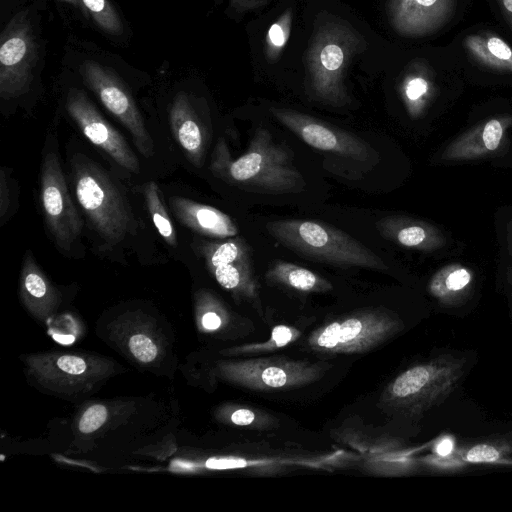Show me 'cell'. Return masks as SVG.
I'll return each instance as SVG.
<instances>
[{
  "label": "cell",
  "mask_w": 512,
  "mask_h": 512,
  "mask_svg": "<svg viewBox=\"0 0 512 512\" xmlns=\"http://www.w3.org/2000/svg\"><path fill=\"white\" fill-rule=\"evenodd\" d=\"M229 421L242 427L267 429L274 425L275 420L260 410L249 407H235L229 414Z\"/></svg>",
  "instance_id": "25"
},
{
  "label": "cell",
  "mask_w": 512,
  "mask_h": 512,
  "mask_svg": "<svg viewBox=\"0 0 512 512\" xmlns=\"http://www.w3.org/2000/svg\"><path fill=\"white\" fill-rule=\"evenodd\" d=\"M282 246L312 261L384 271L383 259L351 235L320 221L285 219L266 224Z\"/></svg>",
  "instance_id": "2"
},
{
  "label": "cell",
  "mask_w": 512,
  "mask_h": 512,
  "mask_svg": "<svg viewBox=\"0 0 512 512\" xmlns=\"http://www.w3.org/2000/svg\"><path fill=\"white\" fill-rule=\"evenodd\" d=\"M143 194L148 212L158 233L167 244L175 247L177 245V233L161 201L158 185L154 181H149L143 187Z\"/></svg>",
  "instance_id": "22"
},
{
  "label": "cell",
  "mask_w": 512,
  "mask_h": 512,
  "mask_svg": "<svg viewBox=\"0 0 512 512\" xmlns=\"http://www.w3.org/2000/svg\"><path fill=\"white\" fill-rule=\"evenodd\" d=\"M472 282L470 270L460 265L440 269L429 282V292L439 302L454 306L464 302Z\"/></svg>",
  "instance_id": "19"
},
{
  "label": "cell",
  "mask_w": 512,
  "mask_h": 512,
  "mask_svg": "<svg viewBox=\"0 0 512 512\" xmlns=\"http://www.w3.org/2000/svg\"><path fill=\"white\" fill-rule=\"evenodd\" d=\"M512 453V434L484 440L448 456L450 462L493 463Z\"/></svg>",
  "instance_id": "21"
},
{
  "label": "cell",
  "mask_w": 512,
  "mask_h": 512,
  "mask_svg": "<svg viewBox=\"0 0 512 512\" xmlns=\"http://www.w3.org/2000/svg\"><path fill=\"white\" fill-rule=\"evenodd\" d=\"M28 22L14 18L1 37L0 95L18 97L29 89L36 61V45Z\"/></svg>",
  "instance_id": "10"
},
{
  "label": "cell",
  "mask_w": 512,
  "mask_h": 512,
  "mask_svg": "<svg viewBox=\"0 0 512 512\" xmlns=\"http://www.w3.org/2000/svg\"><path fill=\"white\" fill-rule=\"evenodd\" d=\"M269 39L273 45L281 47L285 43V34L283 28L279 24H273L268 32Z\"/></svg>",
  "instance_id": "34"
},
{
  "label": "cell",
  "mask_w": 512,
  "mask_h": 512,
  "mask_svg": "<svg viewBox=\"0 0 512 512\" xmlns=\"http://www.w3.org/2000/svg\"><path fill=\"white\" fill-rule=\"evenodd\" d=\"M510 123L506 118H493L478 125L452 142L442 153L446 161L467 160L487 156L499 149L505 128Z\"/></svg>",
  "instance_id": "15"
},
{
  "label": "cell",
  "mask_w": 512,
  "mask_h": 512,
  "mask_svg": "<svg viewBox=\"0 0 512 512\" xmlns=\"http://www.w3.org/2000/svg\"><path fill=\"white\" fill-rule=\"evenodd\" d=\"M81 2L103 30L111 34L122 32V22L107 0H81Z\"/></svg>",
  "instance_id": "24"
},
{
  "label": "cell",
  "mask_w": 512,
  "mask_h": 512,
  "mask_svg": "<svg viewBox=\"0 0 512 512\" xmlns=\"http://www.w3.org/2000/svg\"><path fill=\"white\" fill-rule=\"evenodd\" d=\"M466 50L479 63L494 70L512 73V48L490 32L470 34L464 40Z\"/></svg>",
  "instance_id": "18"
},
{
  "label": "cell",
  "mask_w": 512,
  "mask_h": 512,
  "mask_svg": "<svg viewBox=\"0 0 512 512\" xmlns=\"http://www.w3.org/2000/svg\"><path fill=\"white\" fill-rule=\"evenodd\" d=\"M170 206L182 224L201 235L226 239L238 234L234 221L212 206L182 197H172Z\"/></svg>",
  "instance_id": "13"
},
{
  "label": "cell",
  "mask_w": 512,
  "mask_h": 512,
  "mask_svg": "<svg viewBox=\"0 0 512 512\" xmlns=\"http://www.w3.org/2000/svg\"><path fill=\"white\" fill-rule=\"evenodd\" d=\"M129 349L137 360L144 363L153 361L158 353L155 343L142 334L133 335L130 338Z\"/></svg>",
  "instance_id": "26"
},
{
  "label": "cell",
  "mask_w": 512,
  "mask_h": 512,
  "mask_svg": "<svg viewBox=\"0 0 512 512\" xmlns=\"http://www.w3.org/2000/svg\"><path fill=\"white\" fill-rule=\"evenodd\" d=\"M455 0H405L409 25L420 30L433 29L451 16Z\"/></svg>",
  "instance_id": "20"
},
{
  "label": "cell",
  "mask_w": 512,
  "mask_h": 512,
  "mask_svg": "<svg viewBox=\"0 0 512 512\" xmlns=\"http://www.w3.org/2000/svg\"><path fill=\"white\" fill-rule=\"evenodd\" d=\"M507 243L509 253L512 256V221H510L507 225Z\"/></svg>",
  "instance_id": "37"
},
{
  "label": "cell",
  "mask_w": 512,
  "mask_h": 512,
  "mask_svg": "<svg viewBox=\"0 0 512 512\" xmlns=\"http://www.w3.org/2000/svg\"><path fill=\"white\" fill-rule=\"evenodd\" d=\"M66 109L83 135L124 169L138 173L139 161L123 136L97 111L83 91L71 89Z\"/></svg>",
  "instance_id": "11"
},
{
  "label": "cell",
  "mask_w": 512,
  "mask_h": 512,
  "mask_svg": "<svg viewBox=\"0 0 512 512\" xmlns=\"http://www.w3.org/2000/svg\"><path fill=\"white\" fill-rule=\"evenodd\" d=\"M435 451L437 453V455L441 458H445V457H448L449 455H451L454 451V442L452 439L450 438H443L441 439L436 447H435Z\"/></svg>",
  "instance_id": "35"
},
{
  "label": "cell",
  "mask_w": 512,
  "mask_h": 512,
  "mask_svg": "<svg viewBox=\"0 0 512 512\" xmlns=\"http://www.w3.org/2000/svg\"><path fill=\"white\" fill-rule=\"evenodd\" d=\"M170 125L173 135L190 162L201 166L205 139L203 130L186 95H178L170 109Z\"/></svg>",
  "instance_id": "16"
},
{
  "label": "cell",
  "mask_w": 512,
  "mask_h": 512,
  "mask_svg": "<svg viewBox=\"0 0 512 512\" xmlns=\"http://www.w3.org/2000/svg\"><path fill=\"white\" fill-rule=\"evenodd\" d=\"M7 175L4 168L1 169L0 176V217L1 224L5 221V215L7 214L10 207V189L7 181Z\"/></svg>",
  "instance_id": "31"
},
{
  "label": "cell",
  "mask_w": 512,
  "mask_h": 512,
  "mask_svg": "<svg viewBox=\"0 0 512 512\" xmlns=\"http://www.w3.org/2000/svg\"><path fill=\"white\" fill-rule=\"evenodd\" d=\"M195 250L218 284L240 301L258 303L259 285L255 277L252 251L239 236L215 241L196 240Z\"/></svg>",
  "instance_id": "6"
},
{
  "label": "cell",
  "mask_w": 512,
  "mask_h": 512,
  "mask_svg": "<svg viewBox=\"0 0 512 512\" xmlns=\"http://www.w3.org/2000/svg\"><path fill=\"white\" fill-rule=\"evenodd\" d=\"M107 419V409L101 404L90 406L79 421L82 433H92L100 428Z\"/></svg>",
  "instance_id": "27"
},
{
  "label": "cell",
  "mask_w": 512,
  "mask_h": 512,
  "mask_svg": "<svg viewBox=\"0 0 512 512\" xmlns=\"http://www.w3.org/2000/svg\"><path fill=\"white\" fill-rule=\"evenodd\" d=\"M247 462L239 458H209L205 466L210 469H231L245 467Z\"/></svg>",
  "instance_id": "32"
},
{
  "label": "cell",
  "mask_w": 512,
  "mask_h": 512,
  "mask_svg": "<svg viewBox=\"0 0 512 512\" xmlns=\"http://www.w3.org/2000/svg\"><path fill=\"white\" fill-rule=\"evenodd\" d=\"M64 1H68V2H72L74 4H77V0H64Z\"/></svg>",
  "instance_id": "38"
},
{
  "label": "cell",
  "mask_w": 512,
  "mask_h": 512,
  "mask_svg": "<svg viewBox=\"0 0 512 512\" xmlns=\"http://www.w3.org/2000/svg\"><path fill=\"white\" fill-rule=\"evenodd\" d=\"M201 324L204 329L215 331L222 326L223 318L217 310H209L202 315Z\"/></svg>",
  "instance_id": "33"
},
{
  "label": "cell",
  "mask_w": 512,
  "mask_h": 512,
  "mask_svg": "<svg viewBox=\"0 0 512 512\" xmlns=\"http://www.w3.org/2000/svg\"><path fill=\"white\" fill-rule=\"evenodd\" d=\"M429 91V83L423 77H413L405 85V96L411 103L421 101Z\"/></svg>",
  "instance_id": "28"
},
{
  "label": "cell",
  "mask_w": 512,
  "mask_h": 512,
  "mask_svg": "<svg viewBox=\"0 0 512 512\" xmlns=\"http://www.w3.org/2000/svg\"><path fill=\"white\" fill-rule=\"evenodd\" d=\"M267 283L305 293L327 292L332 284L313 271L282 260L274 261L266 270Z\"/></svg>",
  "instance_id": "17"
},
{
  "label": "cell",
  "mask_w": 512,
  "mask_h": 512,
  "mask_svg": "<svg viewBox=\"0 0 512 512\" xmlns=\"http://www.w3.org/2000/svg\"><path fill=\"white\" fill-rule=\"evenodd\" d=\"M378 232L403 247L421 251H434L444 245L439 229L431 224L407 216H386L376 222Z\"/></svg>",
  "instance_id": "14"
},
{
  "label": "cell",
  "mask_w": 512,
  "mask_h": 512,
  "mask_svg": "<svg viewBox=\"0 0 512 512\" xmlns=\"http://www.w3.org/2000/svg\"><path fill=\"white\" fill-rule=\"evenodd\" d=\"M320 59L327 70H337L343 62V51L338 45H326L321 52Z\"/></svg>",
  "instance_id": "29"
},
{
  "label": "cell",
  "mask_w": 512,
  "mask_h": 512,
  "mask_svg": "<svg viewBox=\"0 0 512 512\" xmlns=\"http://www.w3.org/2000/svg\"><path fill=\"white\" fill-rule=\"evenodd\" d=\"M86 84L101 103L130 132L138 151L145 157L154 154L153 141L132 97L120 81L106 68L88 60L82 66Z\"/></svg>",
  "instance_id": "9"
},
{
  "label": "cell",
  "mask_w": 512,
  "mask_h": 512,
  "mask_svg": "<svg viewBox=\"0 0 512 512\" xmlns=\"http://www.w3.org/2000/svg\"><path fill=\"white\" fill-rule=\"evenodd\" d=\"M231 382L254 391L272 392L309 385L322 377V366L287 357L251 358L223 365Z\"/></svg>",
  "instance_id": "7"
},
{
  "label": "cell",
  "mask_w": 512,
  "mask_h": 512,
  "mask_svg": "<svg viewBox=\"0 0 512 512\" xmlns=\"http://www.w3.org/2000/svg\"><path fill=\"white\" fill-rule=\"evenodd\" d=\"M57 367L68 374L79 375L86 370L87 365L86 362L78 356L64 355L58 358Z\"/></svg>",
  "instance_id": "30"
},
{
  "label": "cell",
  "mask_w": 512,
  "mask_h": 512,
  "mask_svg": "<svg viewBox=\"0 0 512 512\" xmlns=\"http://www.w3.org/2000/svg\"><path fill=\"white\" fill-rule=\"evenodd\" d=\"M275 117L308 145L337 153L355 161L365 162L375 155L361 138L294 112L274 111Z\"/></svg>",
  "instance_id": "12"
},
{
  "label": "cell",
  "mask_w": 512,
  "mask_h": 512,
  "mask_svg": "<svg viewBox=\"0 0 512 512\" xmlns=\"http://www.w3.org/2000/svg\"><path fill=\"white\" fill-rule=\"evenodd\" d=\"M300 336V331L288 325H277L273 328L270 338L262 343L247 344L234 349L237 354H257L273 352L294 342Z\"/></svg>",
  "instance_id": "23"
},
{
  "label": "cell",
  "mask_w": 512,
  "mask_h": 512,
  "mask_svg": "<svg viewBox=\"0 0 512 512\" xmlns=\"http://www.w3.org/2000/svg\"><path fill=\"white\" fill-rule=\"evenodd\" d=\"M465 361L444 354L414 365L394 378L384 390V400L393 407L420 414L443 402L456 388Z\"/></svg>",
  "instance_id": "4"
},
{
  "label": "cell",
  "mask_w": 512,
  "mask_h": 512,
  "mask_svg": "<svg viewBox=\"0 0 512 512\" xmlns=\"http://www.w3.org/2000/svg\"><path fill=\"white\" fill-rule=\"evenodd\" d=\"M505 19L512 29V0H497Z\"/></svg>",
  "instance_id": "36"
},
{
  "label": "cell",
  "mask_w": 512,
  "mask_h": 512,
  "mask_svg": "<svg viewBox=\"0 0 512 512\" xmlns=\"http://www.w3.org/2000/svg\"><path fill=\"white\" fill-rule=\"evenodd\" d=\"M40 198L46 224L58 247L70 252L82 220L69 194L57 153L47 151L41 169Z\"/></svg>",
  "instance_id": "8"
},
{
  "label": "cell",
  "mask_w": 512,
  "mask_h": 512,
  "mask_svg": "<svg viewBox=\"0 0 512 512\" xmlns=\"http://www.w3.org/2000/svg\"><path fill=\"white\" fill-rule=\"evenodd\" d=\"M228 156L221 139L211 163L213 172L250 191L284 194L299 192L306 184L286 149L264 128L255 131L248 150L239 158L231 160Z\"/></svg>",
  "instance_id": "1"
},
{
  "label": "cell",
  "mask_w": 512,
  "mask_h": 512,
  "mask_svg": "<svg viewBox=\"0 0 512 512\" xmlns=\"http://www.w3.org/2000/svg\"><path fill=\"white\" fill-rule=\"evenodd\" d=\"M401 329L400 320L380 309L353 312L314 330L308 346L323 354L364 353Z\"/></svg>",
  "instance_id": "5"
},
{
  "label": "cell",
  "mask_w": 512,
  "mask_h": 512,
  "mask_svg": "<svg viewBox=\"0 0 512 512\" xmlns=\"http://www.w3.org/2000/svg\"><path fill=\"white\" fill-rule=\"evenodd\" d=\"M72 181L75 197L90 223L109 244H118L132 230V213L116 183L98 165L75 157Z\"/></svg>",
  "instance_id": "3"
}]
</instances>
